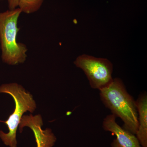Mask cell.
Returning a JSON list of instances; mask_svg holds the SVG:
<instances>
[{
    "instance_id": "cell-1",
    "label": "cell",
    "mask_w": 147,
    "mask_h": 147,
    "mask_svg": "<svg viewBox=\"0 0 147 147\" xmlns=\"http://www.w3.org/2000/svg\"><path fill=\"white\" fill-rule=\"evenodd\" d=\"M99 91L100 99L105 107L122 120L125 129L135 135L138 128L136 101L128 93L122 80L115 78L110 85Z\"/></svg>"
},
{
    "instance_id": "cell-2",
    "label": "cell",
    "mask_w": 147,
    "mask_h": 147,
    "mask_svg": "<svg viewBox=\"0 0 147 147\" xmlns=\"http://www.w3.org/2000/svg\"><path fill=\"white\" fill-rule=\"evenodd\" d=\"M22 11L19 7L0 12V47L3 61L9 65L24 63L26 60V45L17 41L20 28L18 21Z\"/></svg>"
},
{
    "instance_id": "cell-3",
    "label": "cell",
    "mask_w": 147,
    "mask_h": 147,
    "mask_svg": "<svg viewBox=\"0 0 147 147\" xmlns=\"http://www.w3.org/2000/svg\"><path fill=\"white\" fill-rule=\"evenodd\" d=\"M0 93H7L13 97L15 103V108L7 120L0 121L6 124L8 132L0 131V138L6 146L17 147L16 131L24 113L27 111L34 113L36 108L35 101L32 95L21 85L16 83L3 84L0 86Z\"/></svg>"
},
{
    "instance_id": "cell-4",
    "label": "cell",
    "mask_w": 147,
    "mask_h": 147,
    "mask_svg": "<svg viewBox=\"0 0 147 147\" xmlns=\"http://www.w3.org/2000/svg\"><path fill=\"white\" fill-rule=\"evenodd\" d=\"M74 64L84 71L92 88L100 90L113 82V65L108 59L83 55L76 58Z\"/></svg>"
},
{
    "instance_id": "cell-5",
    "label": "cell",
    "mask_w": 147,
    "mask_h": 147,
    "mask_svg": "<svg viewBox=\"0 0 147 147\" xmlns=\"http://www.w3.org/2000/svg\"><path fill=\"white\" fill-rule=\"evenodd\" d=\"M114 115L106 116L102 121V128L115 135L116 139L111 144L112 147H142L135 134H132L117 123Z\"/></svg>"
},
{
    "instance_id": "cell-6",
    "label": "cell",
    "mask_w": 147,
    "mask_h": 147,
    "mask_svg": "<svg viewBox=\"0 0 147 147\" xmlns=\"http://www.w3.org/2000/svg\"><path fill=\"white\" fill-rule=\"evenodd\" d=\"M42 125L43 122L40 115L33 116L31 114L29 116L24 115L19 123V131L21 133L24 127H28L34 132L36 142H39L45 147H53L57 138L50 129H42Z\"/></svg>"
},
{
    "instance_id": "cell-7",
    "label": "cell",
    "mask_w": 147,
    "mask_h": 147,
    "mask_svg": "<svg viewBox=\"0 0 147 147\" xmlns=\"http://www.w3.org/2000/svg\"><path fill=\"white\" fill-rule=\"evenodd\" d=\"M138 114V128L136 133L142 147H147V96L144 94L136 101Z\"/></svg>"
},
{
    "instance_id": "cell-8",
    "label": "cell",
    "mask_w": 147,
    "mask_h": 147,
    "mask_svg": "<svg viewBox=\"0 0 147 147\" xmlns=\"http://www.w3.org/2000/svg\"><path fill=\"white\" fill-rule=\"evenodd\" d=\"M44 0H20L18 7L22 13L31 14L38 11L42 5Z\"/></svg>"
},
{
    "instance_id": "cell-9",
    "label": "cell",
    "mask_w": 147,
    "mask_h": 147,
    "mask_svg": "<svg viewBox=\"0 0 147 147\" xmlns=\"http://www.w3.org/2000/svg\"><path fill=\"white\" fill-rule=\"evenodd\" d=\"M9 9H13L17 8L19 5L20 0H7Z\"/></svg>"
},
{
    "instance_id": "cell-10",
    "label": "cell",
    "mask_w": 147,
    "mask_h": 147,
    "mask_svg": "<svg viewBox=\"0 0 147 147\" xmlns=\"http://www.w3.org/2000/svg\"><path fill=\"white\" fill-rule=\"evenodd\" d=\"M3 1V0H0V1Z\"/></svg>"
}]
</instances>
